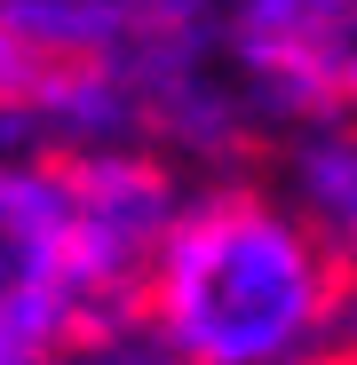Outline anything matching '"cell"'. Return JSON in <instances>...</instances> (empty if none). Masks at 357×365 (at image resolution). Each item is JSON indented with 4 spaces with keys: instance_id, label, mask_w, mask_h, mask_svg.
I'll return each mask as SVG.
<instances>
[{
    "instance_id": "cell-2",
    "label": "cell",
    "mask_w": 357,
    "mask_h": 365,
    "mask_svg": "<svg viewBox=\"0 0 357 365\" xmlns=\"http://www.w3.org/2000/svg\"><path fill=\"white\" fill-rule=\"evenodd\" d=\"M64 262V215L24 182H0V310L40 294Z\"/></svg>"
},
{
    "instance_id": "cell-1",
    "label": "cell",
    "mask_w": 357,
    "mask_h": 365,
    "mask_svg": "<svg viewBox=\"0 0 357 365\" xmlns=\"http://www.w3.org/2000/svg\"><path fill=\"white\" fill-rule=\"evenodd\" d=\"M310 255L262 215H214L175 238L167 255V310L207 357H262L310 326Z\"/></svg>"
}]
</instances>
